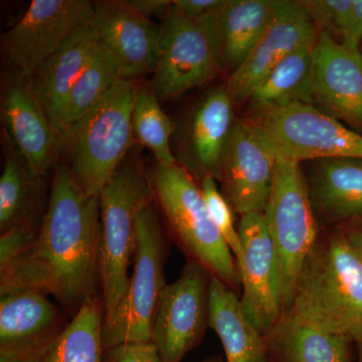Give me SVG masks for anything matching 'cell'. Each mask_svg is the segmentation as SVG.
Wrapping results in <instances>:
<instances>
[{"label":"cell","instance_id":"1","mask_svg":"<svg viewBox=\"0 0 362 362\" xmlns=\"http://www.w3.org/2000/svg\"><path fill=\"white\" fill-rule=\"evenodd\" d=\"M99 197L78 187L65 163L54 168L49 209L30 244L0 266V295H51L73 318L100 285Z\"/></svg>","mask_w":362,"mask_h":362},{"label":"cell","instance_id":"2","mask_svg":"<svg viewBox=\"0 0 362 362\" xmlns=\"http://www.w3.org/2000/svg\"><path fill=\"white\" fill-rule=\"evenodd\" d=\"M283 316L362 342V262L347 235L317 243Z\"/></svg>","mask_w":362,"mask_h":362},{"label":"cell","instance_id":"3","mask_svg":"<svg viewBox=\"0 0 362 362\" xmlns=\"http://www.w3.org/2000/svg\"><path fill=\"white\" fill-rule=\"evenodd\" d=\"M99 199L100 293L107 320L129 285L128 269L137 247L138 216L154 201L151 180L137 162L124 160L100 192Z\"/></svg>","mask_w":362,"mask_h":362},{"label":"cell","instance_id":"4","mask_svg":"<svg viewBox=\"0 0 362 362\" xmlns=\"http://www.w3.org/2000/svg\"><path fill=\"white\" fill-rule=\"evenodd\" d=\"M136 92L134 80L124 78L62 139L65 164L86 194L99 197L125 160L134 139L131 118Z\"/></svg>","mask_w":362,"mask_h":362},{"label":"cell","instance_id":"5","mask_svg":"<svg viewBox=\"0 0 362 362\" xmlns=\"http://www.w3.org/2000/svg\"><path fill=\"white\" fill-rule=\"evenodd\" d=\"M154 202L182 249L235 289L240 285L237 261L209 214L202 188L185 166L157 163L151 177Z\"/></svg>","mask_w":362,"mask_h":362},{"label":"cell","instance_id":"6","mask_svg":"<svg viewBox=\"0 0 362 362\" xmlns=\"http://www.w3.org/2000/svg\"><path fill=\"white\" fill-rule=\"evenodd\" d=\"M166 255L168 240L153 201L138 216L134 271L113 315L105 320L104 349L126 342L151 341L157 307L166 286Z\"/></svg>","mask_w":362,"mask_h":362},{"label":"cell","instance_id":"7","mask_svg":"<svg viewBox=\"0 0 362 362\" xmlns=\"http://www.w3.org/2000/svg\"><path fill=\"white\" fill-rule=\"evenodd\" d=\"M300 164L277 159L264 211L277 256L284 313L291 304L300 272L316 246L318 235L310 189Z\"/></svg>","mask_w":362,"mask_h":362},{"label":"cell","instance_id":"8","mask_svg":"<svg viewBox=\"0 0 362 362\" xmlns=\"http://www.w3.org/2000/svg\"><path fill=\"white\" fill-rule=\"evenodd\" d=\"M247 120L277 158L298 163L312 159H362V133L311 105L296 102L257 109Z\"/></svg>","mask_w":362,"mask_h":362},{"label":"cell","instance_id":"9","mask_svg":"<svg viewBox=\"0 0 362 362\" xmlns=\"http://www.w3.org/2000/svg\"><path fill=\"white\" fill-rule=\"evenodd\" d=\"M93 16L94 2L88 0H33L1 37L2 65L8 75L32 77Z\"/></svg>","mask_w":362,"mask_h":362},{"label":"cell","instance_id":"10","mask_svg":"<svg viewBox=\"0 0 362 362\" xmlns=\"http://www.w3.org/2000/svg\"><path fill=\"white\" fill-rule=\"evenodd\" d=\"M151 90L162 100L180 96L211 82L223 70L209 33L175 7L163 16Z\"/></svg>","mask_w":362,"mask_h":362},{"label":"cell","instance_id":"11","mask_svg":"<svg viewBox=\"0 0 362 362\" xmlns=\"http://www.w3.org/2000/svg\"><path fill=\"white\" fill-rule=\"evenodd\" d=\"M211 274L190 259L175 282L165 286L152 326L151 341L162 362H182L209 326Z\"/></svg>","mask_w":362,"mask_h":362},{"label":"cell","instance_id":"12","mask_svg":"<svg viewBox=\"0 0 362 362\" xmlns=\"http://www.w3.org/2000/svg\"><path fill=\"white\" fill-rule=\"evenodd\" d=\"M302 103L311 105L362 133L361 47L321 30Z\"/></svg>","mask_w":362,"mask_h":362},{"label":"cell","instance_id":"13","mask_svg":"<svg viewBox=\"0 0 362 362\" xmlns=\"http://www.w3.org/2000/svg\"><path fill=\"white\" fill-rule=\"evenodd\" d=\"M238 228L244 252L239 265L240 306L247 320L266 338L284 314L275 247L265 214L240 216Z\"/></svg>","mask_w":362,"mask_h":362},{"label":"cell","instance_id":"14","mask_svg":"<svg viewBox=\"0 0 362 362\" xmlns=\"http://www.w3.org/2000/svg\"><path fill=\"white\" fill-rule=\"evenodd\" d=\"M277 156L247 119L233 123L221 162L223 195L240 216L264 213Z\"/></svg>","mask_w":362,"mask_h":362},{"label":"cell","instance_id":"15","mask_svg":"<svg viewBox=\"0 0 362 362\" xmlns=\"http://www.w3.org/2000/svg\"><path fill=\"white\" fill-rule=\"evenodd\" d=\"M71 317L37 291L0 295V362H40Z\"/></svg>","mask_w":362,"mask_h":362},{"label":"cell","instance_id":"16","mask_svg":"<svg viewBox=\"0 0 362 362\" xmlns=\"http://www.w3.org/2000/svg\"><path fill=\"white\" fill-rule=\"evenodd\" d=\"M321 28L302 1L279 0L270 26L251 54L226 83L233 102L251 98L259 83L293 52L315 44Z\"/></svg>","mask_w":362,"mask_h":362},{"label":"cell","instance_id":"17","mask_svg":"<svg viewBox=\"0 0 362 362\" xmlns=\"http://www.w3.org/2000/svg\"><path fill=\"white\" fill-rule=\"evenodd\" d=\"M0 109L9 141L37 175L47 177L61 150V141L30 78L8 75Z\"/></svg>","mask_w":362,"mask_h":362},{"label":"cell","instance_id":"18","mask_svg":"<svg viewBox=\"0 0 362 362\" xmlns=\"http://www.w3.org/2000/svg\"><path fill=\"white\" fill-rule=\"evenodd\" d=\"M92 21L100 44L115 58L125 80L154 70L161 25L136 13L127 1L94 2Z\"/></svg>","mask_w":362,"mask_h":362},{"label":"cell","instance_id":"19","mask_svg":"<svg viewBox=\"0 0 362 362\" xmlns=\"http://www.w3.org/2000/svg\"><path fill=\"white\" fill-rule=\"evenodd\" d=\"M99 44L96 28L90 20L71 33L30 77L33 89L58 133L59 141L65 134L66 107L71 90Z\"/></svg>","mask_w":362,"mask_h":362},{"label":"cell","instance_id":"20","mask_svg":"<svg viewBox=\"0 0 362 362\" xmlns=\"http://www.w3.org/2000/svg\"><path fill=\"white\" fill-rule=\"evenodd\" d=\"M51 188L37 175L13 143L6 146L0 177V233L21 230L37 235L49 209Z\"/></svg>","mask_w":362,"mask_h":362},{"label":"cell","instance_id":"21","mask_svg":"<svg viewBox=\"0 0 362 362\" xmlns=\"http://www.w3.org/2000/svg\"><path fill=\"white\" fill-rule=\"evenodd\" d=\"M209 326L220 338L226 362H270L266 338L245 316L237 293L214 275L209 282Z\"/></svg>","mask_w":362,"mask_h":362},{"label":"cell","instance_id":"22","mask_svg":"<svg viewBox=\"0 0 362 362\" xmlns=\"http://www.w3.org/2000/svg\"><path fill=\"white\" fill-rule=\"evenodd\" d=\"M233 101L226 87L216 88L199 105L187 134L190 168L201 177L220 178L221 162L232 130Z\"/></svg>","mask_w":362,"mask_h":362},{"label":"cell","instance_id":"23","mask_svg":"<svg viewBox=\"0 0 362 362\" xmlns=\"http://www.w3.org/2000/svg\"><path fill=\"white\" fill-rule=\"evenodd\" d=\"M309 189L315 214L325 220L362 218V159L319 160Z\"/></svg>","mask_w":362,"mask_h":362},{"label":"cell","instance_id":"24","mask_svg":"<svg viewBox=\"0 0 362 362\" xmlns=\"http://www.w3.org/2000/svg\"><path fill=\"white\" fill-rule=\"evenodd\" d=\"M278 0H226L218 21L223 68L233 71L251 54L270 26Z\"/></svg>","mask_w":362,"mask_h":362},{"label":"cell","instance_id":"25","mask_svg":"<svg viewBox=\"0 0 362 362\" xmlns=\"http://www.w3.org/2000/svg\"><path fill=\"white\" fill-rule=\"evenodd\" d=\"M274 362H351L350 342L313 326L283 316L266 337Z\"/></svg>","mask_w":362,"mask_h":362},{"label":"cell","instance_id":"26","mask_svg":"<svg viewBox=\"0 0 362 362\" xmlns=\"http://www.w3.org/2000/svg\"><path fill=\"white\" fill-rule=\"evenodd\" d=\"M105 306L101 295L88 300L40 362H104Z\"/></svg>","mask_w":362,"mask_h":362},{"label":"cell","instance_id":"27","mask_svg":"<svg viewBox=\"0 0 362 362\" xmlns=\"http://www.w3.org/2000/svg\"><path fill=\"white\" fill-rule=\"evenodd\" d=\"M315 44L293 52L266 76L249 99L254 110L302 103Z\"/></svg>","mask_w":362,"mask_h":362},{"label":"cell","instance_id":"28","mask_svg":"<svg viewBox=\"0 0 362 362\" xmlns=\"http://www.w3.org/2000/svg\"><path fill=\"white\" fill-rule=\"evenodd\" d=\"M122 80V71L115 58L104 45L99 44L89 64L71 90L66 107L64 136L93 109L96 108Z\"/></svg>","mask_w":362,"mask_h":362},{"label":"cell","instance_id":"29","mask_svg":"<svg viewBox=\"0 0 362 362\" xmlns=\"http://www.w3.org/2000/svg\"><path fill=\"white\" fill-rule=\"evenodd\" d=\"M131 124L133 137L143 146L151 150L157 163H177L170 147V137L175 125L168 114L162 110L153 90L137 89Z\"/></svg>","mask_w":362,"mask_h":362},{"label":"cell","instance_id":"30","mask_svg":"<svg viewBox=\"0 0 362 362\" xmlns=\"http://www.w3.org/2000/svg\"><path fill=\"white\" fill-rule=\"evenodd\" d=\"M201 188L214 225L218 228L228 247H230L239 267L244 252H243L239 228L235 226V220H233L232 206L226 201L225 195L221 194L220 190L218 189L216 180L213 176H204L201 180Z\"/></svg>","mask_w":362,"mask_h":362},{"label":"cell","instance_id":"31","mask_svg":"<svg viewBox=\"0 0 362 362\" xmlns=\"http://www.w3.org/2000/svg\"><path fill=\"white\" fill-rule=\"evenodd\" d=\"M319 28L332 35L337 33L345 42L349 35L352 0H307L302 1Z\"/></svg>","mask_w":362,"mask_h":362},{"label":"cell","instance_id":"32","mask_svg":"<svg viewBox=\"0 0 362 362\" xmlns=\"http://www.w3.org/2000/svg\"><path fill=\"white\" fill-rule=\"evenodd\" d=\"M104 362H162L152 341L126 342L104 349Z\"/></svg>","mask_w":362,"mask_h":362},{"label":"cell","instance_id":"33","mask_svg":"<svg viewBox=\"0 0 362 362\" xmlns=\"http://www.w3.org/2000/svg\"><path fill=\"white\" fill-rule=\"evenodd\" d=\"M226 0H173V7L189 20L201 21L216 13Z\"/></svg>","mask_w":362,"mask_h":362},{"label":"cell","instance_id":"34","mask_svg":"<svg viewBox=\"0 0 362 362\" xmlns=\"http://www.w3.org/2000/svg\"><path fill=\"white\" fill-rule=\"evenodd\" d=\"M131 8L144 18L165 16L173 8V0H131L127 1Z\"/></svg>","mask_w":362,"mask_h":362},{"label":"cell","instance_id":"35","mask_svg":"<svg viewBox=\"0 0 362 362\" xmlns=\"http://www.w3.org/2000/svg\"><path fill=\"white\" fill-rule=\"evenodd\" d=\"M344 42L361 47L362 44V0H352L349 32Z\"/></svg>","mask_w":362,"mask_h":362},{"label":"cell","instance_id":"36","mask_svg":"<svg viewBox=\"0 0 362 362\" xmlns=\"http://www.w3.org/2000/svg\"><path fill=\"white\" fill-rule=\"evenodd\" d=\"M347 237H349L350 243H351L352 246L356 249L362 262V228L352 230L351 232L347 235Z\"/></svg>","mask_w":362,"mask_h":362},{"label":"cell","instance_id":"37","mask_svg":"<svg viewBox=\"0 0 362 362\" xmlns=\"http://www.w3.org/2000/svg\"><path fill=\"white\" fill-rule=\"evenodd\" d=\"M202 362H226L221 356H214L204 359Z\"/></svg>","mask_w":362,"mask_h":362},{"label":"cell","instance_id":"38","mask_svg":"<svg viewBox=\"0 0 362 362\" xmlns=\"http://www.w3.org/2000/svg\"><path fill=\"white\" fill-rule=\"evenodd\" d=\"M357 344H358V362H362V342Z\"/></svg>","mask_w":362,"mask_h":362},{"label":"cell","instance_id":"39","mask_svg":"<svg viewBox=\"0 0 362 362\" xmlns=\"http://www.w3.org/2000/svg\"><path fill=\"white\" fill-rule=\"evenodd\" d=\"M361 56H362V44L361 45Z\"/></svg>","mask_w":362,"mask_h":362}]
</instances>
